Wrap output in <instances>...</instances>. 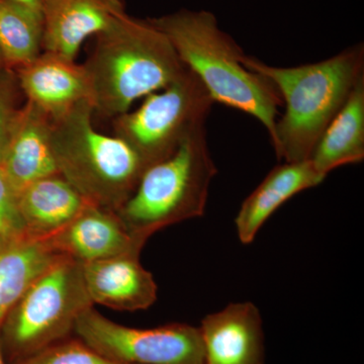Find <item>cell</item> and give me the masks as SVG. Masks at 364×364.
<instances>
[{"instance_id": "obj_1", "label": "cell", "mask_w": 364, "mask_h": 364, "mask_svg": "<svg viewBox=\"0 0 364 364\" xmlns=\"http://www.w3.org/2000/svg\"><path fill=\"white\" fill-rule=\"evenodd\" d=\"M242 63L272 81L286 107L270 139L277 158L305 161L364 75V48L358 44L324 61L287 68L247 55Z\"/></svg>"}, {"instance_id": "obj_2", "label": "cell", "mask_w": 364, "mask_h": 364, "mask_svg": "<svg viewBox=\"0 0 364 364\" xmlns=\"http://www.w3.org/2000/svg\"><path fill=\"white\" fill-rule=\"evenodd\" d=\"M148 21L168 38L213 102L255 117L272 138L279 107L284 105L279 91L272 81L243 65L245 54L220 28L214 14L181 9Z\"/></svg>"}, {"instance_id": "obj_3", "label": "cell", "mask_w": 364, "mask_h": 364, "mask_svg": "<svg viewBox=\"0 0 364 364\" xmlns=\"http://www.w3.org/2000/svg\"><path fill=\"white\" fill-rule=\"evenodd\" d=\"M83 66L95 112L112 119L188 71L161 31L148 18L139 20L128 14L95 36V47Z\"/></svg>"}, {"instance_id": "obj_4", "label": "cell", "mask_w": 364, "mask_h": 364, "mask_svg": "<svg viewBox=\"0 0 364 364\" xmlns=\"http://www.w3.org/2000/svg\"><path fill=\"white\" fill-rule=\"evenodd\" d=\"M92 105L80 102L52 119V147L57 169L95 207L117 212L134 193L147 165L117 136L93 127Z\"/></svg>"}, {"instance_id": "obj_5", "label": "cell", "mask_w": 364, "mask_h": 364, "mask_svg": "<svg viewBox=\"0 0 364 364\" xmlns=\"http://www.w3.org/2000/svg\"><path fill=\"white\" fill-rule=\"evenodd\" d=\"M215 174L207 128L202 127L173 154L148 166L116 213L132 236L146 244L164 228L202 217Z\"/></svg>"}, {"instance_id": "obj_6", "label": "cell", "mask_w": 364, "mask_h": 364, "mask_svg": "<svg viewBox=\"0 0 364 364\" xmlns=\"http://www.w3.org/2000/svg\"><path fill=\"white\" fill-rule=\"evenodd\" d=\"M90 306L82 265L62 256L7 313L2 349L6 347L14 363L30 358L70 337L79 315Z\"/></svg>"}, {"instance_id": "obj_7", "label": "cell", "mask_w": 364, "mask_h": 364, "mask_svg": "<svg viewBox=\"0 0 364 364\" xmlns=\"http://www.w3.org/2000/svg\"><path fill=\"white\" fill-rule=\"evenodd\" d=\"M214 104L191 70L164 90L151 93L135 111L114 119V136L131 146L148 166L173 154L205 126Z\"/></svg>"}, {"instance_id": "obj_8", "label": "cell", "mask_w": 364, "mask_h": 364, "mask_svg": "<svg viewBox=\"0 0 364 364\" xmlns=\"http://www.w3.org/2000/svg\"><path fill=\"white\" fill-rule=\"evenodd\" d=\"M73 334L105 358L122 364H205L200 329L171 323L151 329L119 325L90 306Z\"/></svg>"}, {"instance_id": "obj_9", "label": "cell", "mask_w": 364, "mask_h": 364, "mask_svg": "<svg viewBox=\"0 0 364 364\" xmlns=\"http://www.w3.org/2000/svg\"><path fill=\"white\" fill-rule=\"evenodd\" d=\"M43 52L76 60L88 38L104 32L126 11L124 0H42Z\"/></svg>"}, {"instance_id": "obj_10", "label": "cell", "mask_w": 364, "mask_h": 364, "mask_svg": "<svg viewBox=\"0 0 364 364\" xmlns=\"http://www.w3.org/2000/svg\"><path fill=\"white\" fill-rule=\"evenodd\" d=\"M198 329L205 364H264L262 318L251 301L205 316Z\"/></svg>"}, {"instance_id": "obj_11", "label": "cell", "mask_w": 364, "mask_h": 364, "mask_svg": "<svg viewBox=\"0 0 364 364\" xmlns=\"http://www.w3.org/2000/svg\"><path fill=\"white\" fill-rule=\"evenodd\" d=\"M16 77L26 100L51 119L63 117L80 102H91L87 73L83 64L76 63L75 60L42 52L18 68Z\"/></svg>"}, {"instance_id": "obj_12", "label": "cell", "mask_w": 364, "mask_h": 364, "mask_svg": "<svg viewBox=\"0 0 364 364\" xmlns=\"http://www.w3.org/2000/svg\"><path fill=\"white\" fill-rule=\"evenodd\" d=\"M81 265L93 305L135 312L147 310L156 301V282L141 264L139 253L122 254Z\"/></svg>"}, {"instance_id": "obj_13", "label": "cell", "mask_w": 364, "mask_h": 364, "mask_svg": "<svg viewBox=\"0 0 364 364\" xmlns=\"http://www.w3.org/2000/svg\"><path fill=\"white\" fill-rule=\"evenodd\" d=\"M49 240L57 252L81 264L122 254H141L145 245L132 236L116 212L93 205Z\"/></svg>"}, {"instance_id": "obj_14", "label": "cell", "mask_w": 364, "mask_h": 364, "mask_svg": "<svg viewBox=\"0 0 364 364\" xmlns=\"http://www.w3.org/2000/svg\"><path fill=\"white\" fill-rule=\"evenodd\" d=\"M0 170L18 195L33 181L59 173L53 153L51 117L28 100L14 124Z\"/></svg>"}, {"instance_id": "obj_15", "label": "cell", "mask_w": 364, "mask_h": 364, "mask_svg": "<svg viewBox=\"0 0 364 364\" xmlns=\"http://www.w3.org/2000/svg\"><path fill=\"white\" fill-rule=\"evenodd\" d=\"M325 178L310 160L284 162L274 167L246 198L235 219L242 243L250 244L265 222L284 203L301 191L322 183Z\"/></svg>"}, {"instance_id": "obj_16", "label": "cell", "mask_w": 364, "mask_h": 364, "mask_svg": "<svg viewBox=\"0 0 364 364\" xmlns=\"http://www.w3.org/2000/svg\"><path fill=\"white\" fill-rule=\"evenodd\" d=\"M88 205L59 173L33 181L18 193L26 234L37 238L49 239L59 233Z\"/></svg>"}, {"instance_id": "obj_17", "label": "cell", "mask_w": 364, "mask_h": 364, "mask_svg": "<svg viewBox=\"0 0 364 364\" xmlns=\"http://www.w3.org/2000/svg\"><path fill=\"white\" fill-rule=\"evenodd\" d=\"M62 256L49 239L28 234L0 239V322L28 287Z\"/></svg>"}, {"instance_id": "obj_18", "label": "cell", "mask_w": 364, "mask_h": 364, "mask_svg": "<svg viewBox=\"0 0 364 364\" xmlns=\"http://www.w3.org/2000/svg\"><path fill=\"white\" fill-rule=\"evenodd\" d=\"M364 159V75L318 141L310 161L325 177Z\"/></svg>"}, {"instance_id": "obj_19", "label": "cell", "mask_w": 364, "mask_h": 364, "mask_svg": "<svg viewBox=\"0 0 364 364\" xmlns=\"http://www.w3.org/2000/svg\"><path fill=\"white\" fill-rule=\"evenodd\" d=\"M41 11L16 0H0V54L16 69L43 52Z\"/></svg>"}, {"instance_id": "obj_20", "label": "cell", "mask_w": 364, "mask_h": 364, "mask_svg": "<svg viewBox=\"0 0 364 364\" xmlns=\"http://www.w3.org/2000/svg\"><path fill=\"white\" fill-rule=\"evenodd\" d=\"M14 364H122L105 358L77 337H68Z\"/></svg>"}, {"instance_id": "obj_21", "label": "cell", "mask_w": 364, "mask_h": 364, "mask_svg": "<svg viewBox=\"0 0 364 364\" xmlns=\"http://www.w3.org/2000/svg\"><path fill=\"white\" fill-rule=\"evenodd\" d=\"M26 234L21 218L18 195L0 170V239Z\"/></svg>"}, {"instance_id": "obj_22", "label": "cell", "mask_w": 364, "mask_h": 364, "mask_svg": "<svg viewBox=\"0 0 364 364\" xmlns=\"http://www.w3.org/2000/svg\"><path fill=\"white\" fill-rule=\"evenodd\" d=\"M9 80L11 79L2 77L0 81V163L21 109L16 107L14 85Z\"/></svg>"}, {"instance_id": "obj_23", "label": "cell", "mask_w": 364, "mask_h": 364, "mask_svg": "<svg viewBox=\"0 0 364 364\" xmlns=\"http://www.w3.org/2000/svg\"><path fill=\"white\" fill-rule=\"evenodd\" d=\"M16 1L21 2V4H26V6L33 7V9L40 11L41 1H42V0H16Z\"/></svg>"}, {"instance_id": "obj_24", "label": "cell", "mask_w": 364, "mask_h": 364, "mask_svg": "<svg viewBox=\"0 0 364 364\" xmlns=\"http://www.w3.org/2000/svg\"><path fill=\"white\" fill-rule=\"evenodd\" d=\"M0 364L4 363V350H2L1 342H0Z\"/></svg>"}, {"instance_id": "obj_25", "label": "cell", "mask_w": 364, "mask_h": 364, "mask_svg": "<svg viewBox=\"0 0 364 364\" xmlns=\"http://www.w3.org/2000/svg\"><path fill=\"white\" fill-rule=\"evenodd\" d=\"M4 59H2L1 54H0V68H1L2 65H4Z\"/></svg>"}]
</instances>
